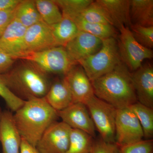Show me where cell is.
<instances>
[{
    "label": "cell",
    "instance_id": "6da1fadb",
    "mask_svg": "<svg viewBox=\"0 0 153 153\" xmlns=\"http://www.w3.org/2000/svg\"><path fill=\"white\" fill-rule=\"evenodd\" d=\"M58 118L57 111L44 97L25 101L13 114L14 122L22 138L35 147L45 131Z\"/></svg>",
    "mask_w": 153,
    "mask_h": 153
},
{
    "label": "cell",
    "instance_id": "7a4b0ae2",
    "mask_svg": "<svg viewBox=\"0 0 153 153\" xmlns=\"http://www.w3.org/2000/svg\"><path fill=\"white\" fill-rule=\"evenodd\" d=\"M91 82L95 96L117 109L128 107L137 102L131 72L122 61Z\"/></svg>",
    "mask_w": 153,
    "mask_h": 153
},
{
    "label": "cell",
    "instance_id": "3957f363",
    "mask_svg": "<svg viewBox=\"0 0 153 153\" xmlns=\"http://www.w3.org/2000/svg\"><path fill=\"white\" fill-rule=\"evenodd\" d=\"M0 74L11 92L24 101L44 97L51 85L47 74L28 61Z\"/></svg>",
    "mask_w": 153,
    "mask_h": 153
},
{
    "label": "cell",
    "instance_id": "277c9868",
    "mask_svg": "<svg viewBox=\"0 0 153 153\" xmlns=\"http://www.w3.org/2000/svg\"><path fill=\"white\" fill-rule=\"evenodd\" d=\"M116 39L102 40V46L95 54L79 60L90 81L112 71L121 62Z\"/></svg>",
    "mask_w": 153,
    "mask_h": 153
},
{
    "label": "cell",
    "instance_id": "5b68a950",
    "mask_svg": "<svg viewBox=\"0 0 153 153\" xmlns=\"http://www.w3.org/2000/svg\"><path fill=\"white\" fill-rule=\"evenodd\" d=\"M22 60L33 63L45 74L63 76L78 64L69 56L65 48L60 46L40 52L27 53Z\"/></svg>",
    "mask_w": 153,
    "mask_h": 153
},
{
    "label": "cell",
    "instance_id": "8992f818",
    "mask_svg": "<svg viewBox=\"0 0 153 153\" xmlns=\"http://www.w3.org/2000/svg\"><path fill=\"white\" fill-rule=\"evenodd\" d=\"M100 137L115 143V121L117 109L95 95L85 104Z\"/></svg>",
    "mask_w": 153,
    "mask_h": 153
},
{
    "label": "cell",
    "instance_id": "52a82bcc",
    "mask_svg": "<svg viewBox=\"0 0 153 153\" xmlns=\"http://www.w3.org/2000/svg\"><path fill=\"white\" fill-rule=\"evenodd\" d=\"M118 30L120 33L117 42L121 60L130 72H133L142 66L145 60L153 58V50L140 44L129 27L123 26Z\"/></svg>",
    "mask_w": 153,
    "mask_h": 153
},
{
    "label": "cell",
    "instance_id": "ba28073f",
    "mask_svg": "<svg viewBox=\"0 0 153 153\" xmlns=\"http://www.w3.org/2000/svg\"><path fill=\"white\" fill-rule=\"evenodd\" d=\"M143 132L136 115L129 107L117 109L115 121V143L123 146L143 140Z\"/></svg>",
    "mask_w": 153,
    "mask_h": 153
},
{
    "label": "cell",
    "instance_id": "9c48e42d",
    "mask_svg": "<svg viewBox=\"0 0 153 153\" xmlns=\"http://www.w3.org/2000/svg\"><path fill=\"white\" fill-rule=\"evenodd\" d=\"M71 128L63 122L51 125L43 134L36 146L39 153H66Z\"/></svg>",
    "mask_w": 153,
    "mask_h": 153
},
{
    "label": "cell",
    "instance_id": "30bf717a",
    "mask_svg": "<svg viewBox=\"0 0 153 153\" xmlns=\"http://www.w3.org/2000/svg\"><path fill=\"white\" fill-rule=\"evenodd\" d=\"M26 30L14 18L0 37V48L14 60L22 59L27 54L25 41Z\"/></svg>",
    "mask_w": 153,
    "mask_h": 153
},
{
    "label": "cell",
    "instance_id": "8fae6325",
    "mask_svg": "<svg viewBox=\"0 0 153 153\" xmlns=\"http://www.w3.org/2000/svg\"><path fill=\"white\" fill-rule=\"evenodd\" d=\"M57 112L62 121L71 128L82 131L95 137V126L85 104L74 102Z\"/></svg>",
    "mask_w": 153,
    "mask_h": 153
},
{
    "label": "cell",
    "instance_id": "7c38bea8",
    "mask_svg": "<svg viewBox=\"0 0 153 153\" xmlns=\"http://www.w3.org/2000/svg\"><path fill=\"white\" fill-rule=\"evenodd\" d=\"M64 77L71 91L73 103L80 102L85 105L95 95L91 81L79 64L74 66Z\"/></svg>",
    "mask_w": 153,
    "mask_h": 153
},
{
    "label": "cell",
    "instance_id": "4fadbf2b",
    "mask_svg": "<svg viewBox=\"0 0 153 153\" xmlns=\"http://www.w3.org/2000/svg\"><path fill=\"white\" fill-rule=\"evenodd\" d=\"M138 102L153 108V67L146 63L131 72Z\"/></svg>",
    "mask_w": 153,
    "mask_h": 153
},
{
    "label": "cell",
    "instance_id": "5bb4252c",
    "mask_svg": "<svg viewBox=\"0 0 153 153\" xmlns=\"http://www.w3.org/2000/svg\"><path fill=\"white\" fill-rule=\"evenodd\" d=\"M102 44L101 39L89 33L79 31L64 48L71 58L78 63L79 60L98 52Z\"/></svg>",
    "mask_w": 153,
    "mask_h": 153
},
{
    "label": "cell",
    "instance_id": "9a60e30c",
    "mask_svg": "<svg viewBox=\"0 0 153 153\" xmlns=\"http://www.w3.org/2000/svg\"><path fill=\"white\" fill-rule=\"evenodd\" d=\"M25 41L27 53L40 52L57 47L51 27L43 21L27 28Z\"/></svg>",
    "mask_w": 153,
    "mask_h": 153
},
{
    "label": "cell",
    "instance_id": "2e32d148",
    "mask_svg": "<svg viewBox=\"0 0 153 153\" xmlns=\"http://www.w3.org/2000/svg\"><path fill=\"white\" fill-rule=\"evenodd\" d=\"M22 138L15 125L11 111H3L0 125L1 153H21Z\"/></svg>",
    "mask_w": 153,
    "mask_h": 153
},
{
    "label": "cell",
    "instance_id": "e0dca14e",
    "mask_svg": "<svg viewBox=\"0 0 153 153\" xmlns=\"http://www.w3.org/2000/svg\"><path fill=\"white\" fill-rule=\"evenodd\" d=\"M44 98L57 111L65 109L73 103L71 91L64 76L51 83Z\"/></svg>",
    "mask_w": 153,
    "mask_h": 153
},
{
    "label": "cell",
    "instance_id": "ac0fdd59",
    "mask_svg": "<svg viewBox=\"0 0 153 153\" xmlns=\"http://www.w3.org/2000/svg\"><path fill=\"white\" fill-rule=\"evenodd\" d=\"M106 10L118 30L123 26L129 27L130 0H97Z\"/></svg>",
    "mask_w": 153,
    "mask_h": 153
},
{
    "label": "cell",
    "instance_id": "d6986e66",
    "mask_svg": "<svg viewBox=\"0 0 153 153\" xmlns=\"http://www.w3.org/2000/svg\"><path fill=\"white\" fill-rule=\"evenodd\" d=\"M130 19L131 25L153 26V0H130Z\"/></svg>",
    "mask_w": 153,
    "mask_h": 153
},
{
    "label": "cell",
    "instance_id": "ffe728a7",
    "mask_svg": "<svg viewBox=\"0 0 153 153\" xmlns=\"http://www.w3.org/2000/svg\"><path fill=\"white\" fill-rule=\"evenodd\" d=\"M70 18L74 21L79 31L89 33L101 40L116 38L118 36L117 31L112 25L88 22L79 15Z\"/></svg>",
    "mask_w": 153,
    "mask_h": 153
},
{
    "label": "cell",
    "instance_id": "44dd1931",
    "mask_svg": "<svg viewBox=\"0 0 153 153\" xmlns=\"http://www.w3.org/2000/svg\"><path fill=\"white\" fill-rule=\"evenodd\" d=\"M50 27L56 46L64 47L79 31L74 21L65 15L60 22Z\"/></svg>",
    "mask_w": 153,
    "mask_h": 153
},
{
    "label": "cell",
    "instance_id": "7402d4cb",
    "mask_svg": "<svg viewBox=\"0 0 153 153\" xmlns=\"http://www.w3.org/2000/svg\"><path fill=\"white\" fill-rule=\"evenodd\" d=\"M14 19L27 28L42 21L33 0H22L14 10Z\"/></svg>",
    "mask_w": 153,
    "mask_h": 153
},
{
    "label": "cell",
    "instance_id": "603a6c76",
    "mask_svg": "<svg viewBox=\"0 0 153 153\" xmlns=\"http://www.w3.org/2000/svg\"><path fill=\"white\" fill-rule=\"evenodd\" d=\"M35 2L42 21L47 25L52 26L62 20V12L54 0H36Z\"/></svg>",
    "mask_w": 153,
    "mask_h": 153
},
{
    "label": "cell",
    "instance_id": "cb8c5ba5",
    "mask_svg": "<svg viewBox=\"0 0 153 153\" xmlns=\"http://www.w3.org/2000/svg\"><path fill=\"white\" fill-rule=\"evenodd\" d=\"M139 121L145 140L153 139V108L137 102L129 106Z\"/></svg>",
    "mask_w": 153,
    "mask_h": 153
},
{
    "label": "cell",
    "instance_id": "d4e9b609",
    "mask_svg": "<svg viewBox=\"0 0 153 153\" xmlns=\"http://www.w3.org/2000/svg\"><path fill=\"white\" fill-rule=\"evenodd\" d=\"M94 138L85 132L71 128L69 146L66 153H89Z\"/></svg>",
    "mask_w": 153,
    "mask_h": 153
},
{
    "label": "cell",
    "instance_id": "484cf974",
    "mask_svg": "<svg viewBox=\"0 0 153 153\" xmlns=\"http://www.w3.org/2000/svg\"><path fill=\"white\" fill-rule=\"evenodd\" d=\"M79 15L88 22L111 25L114 27L106 10L97 1L91 3Z\"/></svg>",
    "mask_w": 153,
    "mask_h": 153
},
{
    "label": "cell",
    "instance_id": "4316f807",
    "mask_svg": "<svg viewBox=\"0 0 153 153\" xmlns=\"http://www.w3.org/2000/svg\"><path fill=\"white\" fill-rule=\"evenodd\" d=\"M62 15L69 17L79 15L93 1L92 0H54Z\"/></svg>",
    "mask_w": 153,
    "mask_h": 153
},
{
    "label": "cell",
    "instance_id": "83f0119b",
    "mask_svg": "<svg viewBox=\"0 0 153 153\" xmlns=\"http://www.w3.org/2000/svg\"><path fill=\"white\" fill-rule=\"evenodd\" d=\"M129 28L134 38L140 44L148 49H152L153 26L143 27L131 25Z\"/></svg>",
    "mask_w": 153,
    "mask_h": 153
},
{
    "label": "cell",
    "instance_id": "f1b7e54d",
    "mask_svg": "<svg viewBox=\"0 0 153 153\" xmlns=\"http://www.w3.org/2000/svg\"><path fill=\"white\" fill-rule=\"evenodd\" d=\"M0 96L5 102L7 106L12 112H15L25 103L11 92L3 81L0 74Z\"/></svg>",
    "mask_w": 153,
    "mask_h": 153
},
{
    "label": "cell",
    "instance_id": "f546056e",
    "mask_svg": "<svg viewBox=\"0 0 153 153\" xmlns=\"http://www.w3.org/2000/svg\"><path fill=\"white\" fill-rule=\"evenodd\" d=\"M119 147L120 153H153V140H142Z\"/></svg>",
    "mask_w": 153,
    "mask_h": 153
},
{
    "label": "cell",
    "instance_id": "4dcf8cb0",
    "mask_svg": "<svg viewBox=\"0 0 153 153\" xmlns=\"http://www.w3.org/2000/svg\"><path fill=\"white\" fill-rule=\"evenodd\" d=\"M89 153H120V147L116 143L106 142L100 137L94 139Z\"/></svg>",
    "mask_w": 153,
    "mask_h": 153
},
{
    "label": "cell",
    "instance_id": "1f68e13d",
    "mask_svg": "<svg viewBox=\"0 0 153 153\" xmlns=\"http://www.w3.org/2000/svg\"><path fill=\"white\" fill-rule=\"evenodd\" d=\"M14 61L15 60L0 48V74L10 70Z\"/></svg>",
    "mask_w": 153,
    "mask_h": 153
},
{
    "label": "cell",
    "instance_id": "d6a6232c",
    "mask_svg": "<svg viewBox=\"0 0 153 153\" xmlns=\"http://www.w3.org/2000/svg\"><path fill=\"white\" fill-rule=\"evenodd\" d=\"M14 10L0 12V37L14 19Z\"/></svg>",
    "mask_w": 153,
    "mask_h": 153
},
{
    "label": "cell",
    "instance_id": "836d02e7",
    "mask_svg": "<svg viewBox=\"0 0 153 153\" xmlns=\"http://www.w3.org/2000/svg\"><path fill=\"white\" fill-rule=\"evenodd\" d=\"M21 0H0V12L14 10Z\"/></svg>",
    "mask_w": 153,
    "mask_h": 153
},
{
    "label": "cell",
    "instance_id": "e575fe53",
    "mask_svg": "<svg viewBox=\"0 0 153 153\" xmlns=\"http://www.w3.org/2000/svg\"><path fill=\"white\" fill-rule=\"evenodd\" d=\"M21 153H39L35 147L30 144L25 140L22 139L21 147Z\"/></svg>",
    "mask_w": 153,
    "mask_h": 153
},
{
    "label": "cell",
    "instance_id": "d590c367",
    "mask_svg": "<svg viewBox=\"0 0 153 153\" xmlns=\"http://www.w3.org/2000/svg\"><path fill=\"white\" fill-rule=\"evenodd\" d=\"M3 111L1 108L0 107V125H1V120L2 115Z\"/></svg>",
    "mask_w": 153,
    "mask_h": 153
}]
</instances>
